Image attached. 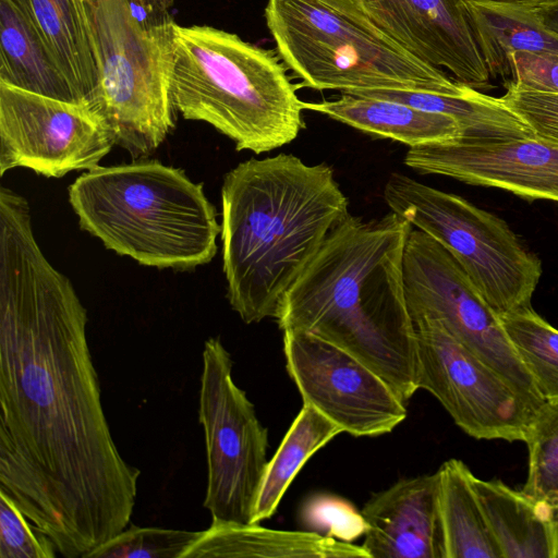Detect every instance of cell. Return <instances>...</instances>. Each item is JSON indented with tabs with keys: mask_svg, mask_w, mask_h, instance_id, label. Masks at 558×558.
I'll list each match as a JSON object with an SVG mask.
<instances>
[{
	"mask_svg": "<svg viewBox=\"0 0 558 558\" xmlns=\"http://www.w3.org/2000/svg\"><path fill=\"white\" fill-rule=\"evenodd\" d=\"M87 311L40 250L31 208L0 210V490L66 558L130 523L141 471L101 404Z\"/></svg>",
	"mask_w": 558,
	"mask_h": 558,
	"instance_id": "obj_1",
	"label": "cell"
},
{
	"mask_svg": "<svg viewBox=\"0 0 558 558\" xmlns=\"http://www.w3.org/2000/svg\"><path fill=\"white\" fill-rule=\"evenodd\" d=\"M412 225L390 211L364 221L350 214L283 295L282 331H304L349 352L408 402L418 388L416 333L403 283Z\"/></svg>",
	"mask_w": 558,
	"mask_h": 558,
	"instance_id": "obj_2",
	"label": "cell"
},
{
	"mask_svg": "<svg viewBox=\"0 0 558 558\" xmlns=\"http://www.w3.org/2000/svg\"><path fill=\"white\" fill-rule=\"evenodd\" d=\"M348 205L328 165L291 154L251 158L225 175L222 270L227 299L245 324L276 317Z\"/></svg>",
	"mask_w": 558,
	"mask_h": 558,
	"instance_id": "obj_3",
	"label": "cell"
},
{
	"mask_svg": "<svg viewBox=\"0 0 558 558\" xmlns=\"http://www.w3.org/2000/svg\"><path fill=\"white\" fill-rule=\"evenodd\" d=\"M173 110L203 121L238 150L271 151L304 126L303 101L279 54L207 25H173L169 59Z\"/></svg>",
	"mask_w": 558,
	"mask_h": 558,
	"instance_id": "obj_4",
	"label": "cell"
},
{
	"mask_svg": "<svg viewBox=\"0 0 558 558\" xmlns=\"http://www.w3.org/2000/svg\"><path fill=\"white\" fill-rule=\"evenodd\" d=\"M69 202L81 229L143 266L190 270L217 253L221 225L203 185L157 160L89 169Z\"/></svg>",
	"mask_w": 558,
	"mask_h": 558,
	"instance_id": "obj_5",
	"label": "cell"
},
{
	"mask_svg": "<svg viewBox=\"0 0 558 558\" xmlns=\"http://www.w3.org/2000/svg\"><path fill=\"white\" fill-rule=\"evenodd\" d=\"M265 17L280 59L301 86L454 96L469 88L411 54L354 0H268Z\"/></svg>",
	"mask_w": 558,
	"mask_h": 558,
	"instance_id": "obj_6",
	"label": "cell"
},
{
	"mask_svg": "<svg viewBox=\"0 0 558 558\" xmlns=\"http://www.w3.org/2000/svg\"><path fill=\"white\" fill-rule=\"evenodd\" d=\"M99 64L93 110L114 145L134 158L157 149L174 128L169 59L174 21L145 0H86Z\"/></svg>",
	"mask_w": 558,
	"mask_h": 558,
	"instance_id": "obj_7",
	"label": "cell"
},
{
	"mask_svg": "<svg viewBox=\"0 0 558 558\" xmlns=\"http://www.w3.org/2000/svg\"><path fill=\"white\" fill-rule=\"evenodd\" d=\"M384 198L391 211L451 253L498 316L532 306L542 260L505 220L399 172L388 177Z\"/></svg>",
	"mask_w": 558,
	"mask_h": 558,
	"instance_id": "obj_8",
	"label": "cell"
},
{
	"mask_svg": "<svg viewBox=\"0 0 558 558\" xmlns=\"http://www.w3.org/2000/svg\"><path fill=\"white\" fill-rule=\"evenodd\" d=\"M233 362L219 337L205 341L198 420L204 429L211 519L251 523L265 473L268 430L232 377Z\"/></svg>",
	"mask_w": 558,
	"mask_h": 558,
	"instance_id": "obj_9",
	"label": "cell"
},
{
	"mask_svg": "<svg viewBox=\"0 0 558 558\" xmlns=\"http://www.w3.org/2000/svg\"><path fill=\"white\" fill-rule=\"evenodd\" d=\"M403 283L412 320H438L477 359L538 408L532 377L510 343L499 316L483 300L468 275L440 243L412 229L403 255Z\"/></svg>",
	"mask_w": 558,
	"mask_h": 558,
	"instance_id": "obj_10",
	"label": "cell"
},
{
	"mask_svg": "<svg viewBox=\"0 0 558 558\" xmlns=\"http://www.w3.org/2000/svg\"><path fill=\"white\" fill-rule=\"evenodd\" d=\"M418 388L432 393L475 439L525 442L537 408L435 319L413 322Z\"/></svg>",
	"mask_w": 558,
	"mask_h": 558,
	"instance_id": "obj_11",
	"label": "cell"
},
{
	"mask_svg": "<svg viewBox=\"0 0 558 558\" xmlns=\"http://www.w3.org/2000/svg\"><path fill=\"white\" fill-rule=\"evenodd\" d=\"M114 145L87 105L0 82V174L25 167L47 178L99 166Z\"/></svg>",
	"mask_w": 558,
	"mask_h": 558,
	"instance_id": "obj_12",
	"label": "cell"
},
{
	"mask_svg": "<svg viewBox=\"0 0 558 558\" xmlns=\"http://www.w3.org/2000/svg\"><path fill=\"white\" fill-rule=\"evenodd\" d=\"M287 371L303 404L355 437L390 433L407 418L393 389L362 361L304 331H283Z\"/></svg>",
	"mask_w": 558,
	"mask_h": 558,
	"instance_id": "obj_13",
	"label": "cell"
},
{
	"mask_svg": "<svg viewBox=\"0 0 558 558\" xmlns=\"http://www.w3.org/2000/svg\"><path fill=\"white\" fill-rule=\"evenodd\" d=\"M404 163L423 174L496 187L527 201L558 203V145L533 135H459L410 147Z\"/></svg>",
	"mask_w": 558,
	"mask_h": 558,
	"instance_id": "obj_14",
	"label": "cell"
},
{
	"mask_svg": "<svg viewBox=\"0 0 558 558\" xmlns=\"http://www.w3.org/2000/svg\"><path fill=\"white\" fill-rule=\"evenodd\" d=\"M369 20L421 61L476 90L492 86L465 0H354Z\"/></svg>",
	"mask_w": 558,
	"mask_h": 558,
	"instance_id": "obj_15",
	"label": "cell"
},
{
	"mask_svg": "<svg viewBox=\"0 0 558 558\" xmlns=\"http://www.w3.org/2000/svg\"><path fill=\"white\" fill-rule=\"evenodd\" d=\"M361 513L369 558H445L437 471L374 494Z\"/></svg>",
	"mask_w": 558,
	"mask_h": 558,
	"instance_id": "obj_16",
	"label": "cell"
},
{
	"mask_svg": "<svg viewBox=\"0 0 558 558\" xmlns=\"http://www.w3.org/2000/svg\"><path fill=\"white\" fill-rule=\"evenodd\" d=\"M63 73L77 100L92 109L99 64L86 0H14Z\"/></svg>",
	"mask_w": 558,
	"mask_h": 558,
	"instance_id": "obj_17",
	"label": "cell"
},
{
	"mask_svg": "<svg viewBox=\"0 0 558 558\" xmlns=\"http://www.w3.org/2000/svg\"><path fill=\"white\" fill-rule=\"evenodd\" d=\"M369 558L364 548L315 532L211 519L182 558Z\"/></svg>",
	"mask_w": 558,
	"mask_h": 558,
	"instance_id": "obj_18",
	"label": "cell"
},
{
	"mask_svg": "<svg viewBox=\"0 0 558 558\" xmlns=\"http://www.w3.org/2000/svg\"><path fill=\"white\" fill-rule=\"evenodd\" d=\"M471 480L501 558H558V521L549 502L500 480Z\"/></svg>",
	"mask_w": 558,
	"mask_h": 558,
	"instance_id": "obj_19",
	"label": "cell"
},
{
	"mask_svg": "<svg viewBox=\"0 0 558 558\" xmlns=\"http://www.w3.org/2000/svg\"><path fill=\"white\" fill-rule=\"evenodd\" d=\"M303 109L409 147L441 142L461 134L459 123L450 116L389 99L341 93L335 100L303 101Z\"/></svg>",
	"mask_w": 558,
	"mask_h": 558,
	"instance_id": "obj_20",
	"label": "cell"
},
{
	"mask_svg": "<svg viewBox=\"0 0 558 558\" xmlns=\"http://www.w3.org/2000/svg\"><path fill=\"white\" fill-rule=\"evenodd\" d=\"M477 44L492 78L509 81V57L515 52L558 54V37L536 9L501 0H465Z\"/></svg>",
	"mask_w": 558,
	"mask_h": 558,
	"instance_id": "obj_21",
	"label": "cell"
},
{
	"mask_svg": "<svg viewBox=\"0 0 558 558\" xmlns=\"http://www.w3.org/2000/svg\"><path fill=\"white\" fill-rule=\"evenodd\" d=\"M0 82L43 96L81 104L14 0H0Z\"/></svg>",
	"mask_w": 558,
	"mask_h": 558,
	"instance_id": "obj_22",
	"label": "cell"
},
{
	"mask_svg": "<svg viewBox=\"0 0 558 558\" xmlns=\"http://www.w3.org/2000/svg\"><path fill=\"white\" fill-rule=\"evenodd\" d=\"M445 558H501L478 497L472 472L458 459L437 470Z\"/></svg>",
	"mask_w": 558,
	"mask_h": 558,
	"instance_id": "obj_23",
	"label": "cell"
},
{
	"mask_svg": "<svg viewBox=\"0 0 558 558\" xmlns=\"http://www.w3.org/2000/svg\"><path fill=\"white\" fill-rule=\"evenodd\" d=\"M347 94L389 99L422 110L450 116L459 123L460 135L481 137L533 135L529 126L511 112L500 98L472 87L458 96L396 89L356 90Z\"/></svg>",
	"mask_w": 558,
	"mask_h": 558,
	"instance_id": "obj_24",
	"label": "cell"
},
{
	"mask_svg": "<svg viewBox=\"0 0 558 558\" xmlns=\"http://www.w3.org/2000/svg\"><path fill=\"white\" fill-rule=\"evenodd\" d=\"M340 433L342 430L338 425L312 405L303 404L266 465L251 523H259L276 512L290 484L307 460Z\"/></svg>",
	"mask_w": 558,
	"mask_h": 558,
	"instance_id": "obj_25",
	"label": "cell"
},
{
	"mask_svg": "<svg viewBox=\"0 0 558 558\" xmlns=\"http://www.w3.org/2000/svg\"><path fill=\"white\" fill-rule=\"evenodd\" d=\"M543 401L558 400V329L532 306L499 316Z\"/></svg>",
	"mask_w": 558,
	"mask_h": 558,
	"instance_id": "obj_26",
	"label": "cell"
},
{
	"mask_svg": "<svg viewBox=\"0 0 558 558\" xmlns=\"http://www.w3.org/2000/svg\"><path fill=\"white\" fill-rule=\"evenodd\" d=\"M525 444L527 476L522 490L550 504L558 497V400L537 408Z\"/></svg>",
	"mask_w": 558,
	"mask_h": 558,
	"instance_id": "obj_27",
	"label": "cell"
},
{
	"mask_svg": "<svg viewBox=\"0 0 558 558\" xmlns=\"http://www.w3.org/2000/svg\"><path fill=\"white\" fill-rule=\"evenodd\" d=\"M199 532L129 524L83 558H182Z\"/></svg>",
	"mask_w": 558,
	"mask_h": 558,
	"instance_id": "obj_28",
	"label": "cell"
},
{
	"mask_svg": "<svg viewBox=\"0 0 558 558\" xmlns=\"http://www.w3.org/2000/svg\"><path fill=\"white\" fill-rule=\"evenodd\" d=\"M300 519L308 531L347 543L365 535L367 530L362 513L345 499L332 495L310 498L300 511Z\"/></svg>",
	"mask_w": 558,
	"mask_h": 558,
	"instance_id": "obj_29",
	"label": "cell"
},
{
	"mask_svg": "<svg viewBox=\"0 0 558 558\" xmlns=\"http://www.w3.org/2000/svg\"><path fill=\"white\" fill-rule=\"evenodd\" d=\"M17 505L0 490V558H54L57 547Z\"/></svg>",
	"mask_w": 558,
	"mask_h": 558,
	"instance_id": "obj_30",
	"label": "cell"
},
{
	"mask_svg": "<svg viewBox=\"0 0 558 558\" xmlns=\"http://www.w3.org/2000/svg\"><path fill=\"white\" fill-rule=\"evenodd\" d=\"M499 97L502 104L520 118L538 140L558 145V94L505 86Z\"/></svg>",
	"mask_w": 558,
	"mask_h": 558,
	"instance_id": "obj_31",
	"label": "cell"
},
{
	"mask_svg": "<svg viewBox=\"0 0 558 558\" xmlns=\"http://www.w3.org/2000/svg\"><path fill=\"white\" fill-rule=\"evenodd\" d=\"M510 75L506 85L558 94V54L515 52L509 57Z\"/></svg>",
	"mask_w": 558,
	"mask_h": 558,
	"instance_id": "obj_32",
	"label": "cell"
},
{
	"mask_svg": "<svg viewBox=\"0 0 558 558\" xmlns=\"http://www.w3.org/2000/svg\"><path fill=\"white\" fill-rule=\"evenodd\" d=\"M544 25L558 37V3L536 9Z\"/></svg>",
	"mask_w": 558,
	"mask_h": 558,
	"instance_id": "obj_33",
	"label": "cell"
},
{
	"mask_svg": "<svg viewBox=\"0 0 558 558\" xmlns=\"http://www.w3.org/2000/svg\"><path fill=\"white\" fill-rule=\"evenodd\" d=\"M501 1L513 2V3L522 4L525 7H530L533 9H541V8H544L547 5L558 3V0H501Z\"/></svg>",
	"mask_w": 558,
	"mask_h": 558,
	"instance_id": "obj_34",
	"label": "cell"
},
{
	"mask_svg": "<svg viewBox=\"0 0 558 558\" xmlns=\"http://www.w3.org/2000/svg\"><path fill=\"white\" fill-rule=\"evenodd\" d=\"M145 1L148 3H151L156 7H159L161 9H165V10H169L174 3V0H145Z\"/></svg>",
	"mask_w": 558,
	"mask_h": 558,
	"instance_id": "obj_35",
	"label": "cell"
},
{
	"mask_svg": "<svg viewBox=\"0 0 558 558\" xmlns=\"http://www.w3.org/2000/svg\"><path fill=\"white\" fill-rule=\"evenodd\" d=\"M550 505L554 508L555 515H556V519L558 521V497L553 502H550Z\"/></svg>",
	"mask_w": 558,
	"mask_h": 558,
	"instance_id": "obj_36",
	"label": "cell"
}]
</instances>
